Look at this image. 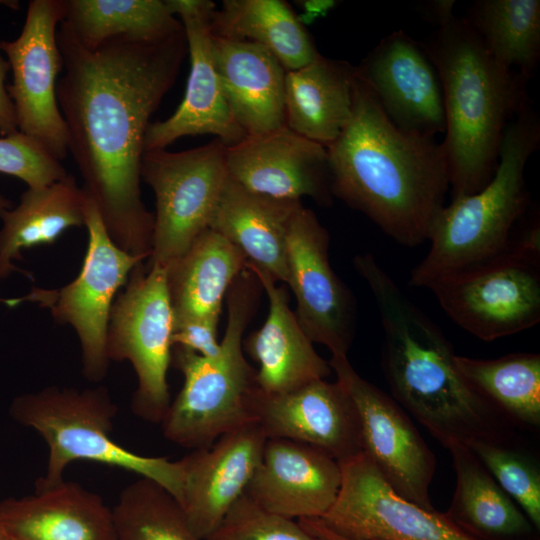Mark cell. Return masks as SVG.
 <instances>
[{
	"label": "cell",
	"mask_w": 540,
	"mask_h": 540,
	"mask_svg": "<svg viewBox=\"0 0 540 540\" xmlns=\"http://www.w3.org/2000/svg\"><path fill=\"white\" fill-rule=\"evenodd\" d=\"M57 42L64 73L56 95L68 155L111 239L148 260L154 217L140 188L144 140L188 54L184 28L161 40L120 36L89 47L63 20Z\"/></svg>",
	"instance_id": "1"
},
{
	"label": "cell",
	"mask_w": 540,
	"mask_h": 540,
	"mask_svg": "<svg viewBox=\"0 0 540 540\" xmlns=\"http://www.w3.org/2000/svg\"><path fill=\"white\" fill-rule=\"evenodd\" d=\"M326 149L332 196L403 246L428 241L450 189L441 142L398 128L357 67L351 118Z\"/></svg>",
	"instance_id": "2"
},
{
	"label": "cell",
	"mask_w": 540,
	"mask_h": 540,
	"mask_svg": "<svg viewBox=\"0 0 540 540\" xmlns=\"http://www.w3.org/2000/svg\"><path fill=\"white\" fill-rule=\"evenodd\" d=\"M353 264L379 312L381 366L392 398L445 448L475 441L509 443L512 425L462 377L441 328L371 254L357 255Z\"/></svg>",
	"instance_id": "3"
},
{
	"label": "cell",
	"mask_w": 540,
	"mask_h": 540,
	"mask_svg": "<svg viewBox=\"0 0 540 540\" xmlns=\"http://www.w3.org/2000/svg\"><path fill=\"white\" fill-rule=\"evenodd\" d=\"M422 43L438 72L444 102L445 153L452 199L471 195L491 180L504 131L529 105L517 70L497 62L466 19L453 12Z\"/></svg>",
	"instance_id": "4"
},
{
	"label": "cell",
	"mask_w": 540,
	"mask_h": 540,
	"mask_svg": "<svg viewBox=\"0 0 540 540\" xmlns=\"http://www.w3.org/2000/svg\"><path fill=\"white\" fill-rule=\"evenodd\" d=\"M539 146L540 121L529 104L507 125L498 165L487 185L452 199L437 214L428 237L429 250L411 271V286L429 288L495 258L514 244L513 228L529 203L526 163Z\"/></svg>",
	"instance_id": "5"
},
{
	"label": "cell",
	"mask_w": 540,
	"mask_h": 540,
	"mask_svg": "<svg viewBox=\"0 0 540 540\" xmlns=\"http://www.w3.org/2000/svg\"><path fill=\"white\" fill-rule=\"evenodd\" d=\"M261 290L249 269L236 277L226 294L227 324L216 356L172 347L171 364L183 374L184 383L160 423L168 441L192 451L204 449L254 421L249 399L257 387L256 371L245 358L243 334Z\"/></svg>",
	"instance_id": "6"
},
{
	"label": "cell",
	"mask_w": 540,
	"mask_h": 540,
	"mask_svg": "<svg viewBox=\"0 0 540 540\" xmlns=\"http://www.w3.org/2000/svg\"><path fill=\"white\" fill-rule=\"evenodd\" d=\"M10 413L47 443L46 473L37 481L36 489L61 483L68 465L87 460L150 479L180 500L184 480L182 461L140 455L116 443L111 434L117 406L106 388L46 387L15 398Z\"/></svg>",
	"instance_id": "7"
},
{
	"label": "cell",
	"mask_w": 540,
	"mask_h": 540,
	"mask_svg": "<svg viewBox=\"0 0 540 540\" xmlns=\"http://www.w3.org/2000/svg\"><path fill=\"white\" fill-rule=\"evenodd\" d=\"M448 317L483 341L527 330L540 321V228L535 224L504 253L433 283Z\"/></svg>",
	"instance_id": "8"
},
{
	"label": "cell",
	"mask_w": 540,
	"mask_h": 540,
	"mask_svg": "<svg viewBox=\"0 0 540 540\" xmlns=\"http://www.w3.org/2000/svg\"><path fill=\"white\" fill-rule=\"evenodd\" d=\"M174 313L167 270L139 263L111 308L106 354L128 361L137 376L131 408L140 418L161 423L171 403L167 372L171 364Z\"/></svg>",
	"instance_id": "9"
},
{
	"label": "cell",
	"mask_w": 540,
	"mask_h": 540,
	"mask_svg": "<svg viewBox=\"0 0 540 540\" xmlns=\"http://www.w3.org/2000/svg\"><path fill=\"white\" fill-rule=\"evenodd\" d=\"M220 140L178 152L145 151L141 180L155 196L152 250L147 265L165 269L209 228L228 178Z\"/></svg>",
	"instance_id": "10"
},
{
	"label": "cell",
	"mask_w": 540,
	"mask_h": 540,
	"mask_svg": "<svg viewBox=\"0 0 540 540\" xmlns=\"http://www.w3.org/2000/svg\"><path fill=\"white\" fill-rule=\"evenodd\" d=\"M85 194L88 245L78 276L59 289L33 288L23 297L12 298L11 306L35 302L47 308L58 323L70 325L80 342L83 375L98 382L106 376L110 363L106 337L112 305L132 270L146 259L115 244L94 201Z\"/></svg>",
	"instance_id": "11"
},
{
	"label": "cell",
	"mask_w": 540,
	"mask_h": 540,
	"mask_svg": "<svg viewBox=\"0 0 540 540\" xmlns=\"http://www.w3.org/2000/svg\"><path fill=\"white\" fill-rule=\"evenodd\" d=\"M63 19V0H31L20 35L0 42L13 75L7 91L18 130L59 161L68 156L67 131L56 95V79L63 70L57 29Z\"/></svg>",
	"instance_id": "12"
},
{
	"label": "cell",
	"mask_w": 540,
	"mask_h": 540,
	"mask_svg": "<svg viewBox=\"0 0 540 540\" xmlns=\"http://www.w3.org/2000/svg\"><path fill=\"white\" fill-rule=\"evenodd\" d=\"M329 365L355 404L362 452L398 495L426 510H434L429 487L435 472V456L406 411L362 378L347 356H332Z\"/></svg>",
	"instance_id": "13"
},
{
	"label": "cell",
	"mask_w": 540,
	"mask_h": 540,
	"mask_svg": "<svg viewBox=\"0 0 540 540\" xmlns=\"http://www.w3.org/2000/svg\"><path fill=\"white\" fill-rule=\"evenodd\" d=\"M339 465L337 497L318 518L338 536L350 540H478L445 512L426 510L398 495L363 452Z\"/></svg>",
	"instance_id": "14"
},
{
	"label": "cell",
	"mask_w": 540,
	"mask_h": 540,
	"mask_svg": "<svg viewBox=\"0 0 540 540\" xmlns=\"http://www.w3.org/2000/svg\"><path fill=\"white\" fill-rule=\"evenodd\" d=\"M329 240L315 213L301 205L287 233V284L296 298V318L311 342L324 345L332 356H347L356 304L330 265Z\"/></svg>",
	"instance_id": "15"
},
{
	"label": "cell",
	"mask_w": 540,
	"mask_h": 540,
	"mask_svg": "<svg viewBox=\"0 0 540 540\" xmlns=\"http://www.w3.org/2000/svg\"><path fill=\"white\" fill-rule=\"evenodd\" d=\"M180 19L190 56L185 95L165 120L150 123L144 152L166 149L184 136L210 134L226 146L246 137L224 97L212 55L211 18L215 4L209 0H169Z\"/></svg>",
	"instance_id": "16"
},
{
	"label": "cell",
	"mask_w": 540,
	"mask_h": 540,
	"mask_svg": "<svg viewBox=\"0 0 540 540\" xmlns=\"http://www.w3.org/2000/svg\"><path fill=\"white\" fill-rule=\"evenodd\" d=\"M249 406L266 438L310 445L338 463L362 452L355 404L338 381L319 379L282 394L256 387Z\"/></svg>",
	"instance_id": "17"
},
{
	"label": "cell",
	"mask_w": 540,
	"mask_h": 540,
	"mask_svg": "<svg viewBox=\"0 0 540 540\" xmlns=\"http://www.w3.org/2000/svg\"><path fill=\"white\" fill-rule=\"evenodd\" d=\"M357 70L398 128L432 138L445 132L441 81L421 42L396 30L381 39Z\"/></svg>",
	"instance_id": "18"
},
{
	"label": "cell",
	"mask_w": 540,
	"mask_h": 540,
	"mask_svg": "<svg viewBox=\"0 0 540 540\" xmlns=\"http://www.w3.org/2000/svg\"><path fill=\"white\" fill-rule=\"evenodd\" d=\"M225 159L228 176L250 192L284 200L307 196L320 205L332 202L326 147L286 125L226 146Z\"/></svg>",
	"instance_id": "19"
},
{
	"label": "cell",
	"mask_w": 540,
	"mask_h": 540,
	"mask_svg": "<svg viewBox=\"0 0 540 540\" xmlns=\"http://www.w3.org/2000/svg\"><path fill=\"white\" fill-rule=\"evenodd\" d=\"M266 439L257 422L252 421L181 459L184 480L178 502L201 540H206L245 493Z\"/></svg>",
	"instance_id": "20"
},
{
	"label": "cell",
	"mask_w": 540,
	"mask_h": 540,
	"mask_svg": "<svg viewBox=\"0 0 540 540\" xmlns=\"http://www.w3.org/2000/svg\"><path fill=\"white\" fill-rule=\"evenodd\" d=\"M341 484L339 463L310 445L267 438L245 494L269 512L288 518H321Z\"/></svg>",
	"instance_id": "21"
},
{
	"label": "cell",
	"mask_w": 540,
	"mask_h": 540,
	"mask_svg": "<svg viewBox=\"0 0 540 540\" xmlns=\"http://www.w3.org/2000/svg\"><path fill=\"white\" fill-rule=\"evenodd\" d=\"M257 277L269 301L264 324L252 332L243 349L254 359L258 389L265 394H282L331 374L329 362L314 349L289 306L284 287L267 274L246 265Z\"/></svg>",
	"instance_id": "22"
},
{
	"label": "cell",
	"mask_w": 540,
	"mask_h": 540,
	"mask_svg": "<svg viewBox=\"0 0 540 540\" xmlns=\"http://www.w3.org/2000/svg\"><path fill=\"white\" fill-rule=\"evenodd\" d=\"M212 55L226 102L246 136L286 125V70L267 48L212 35Z\"/></svg>",
	"instance_id": "23"
},
{
	"label": "cell",
	"mask_w": 540,
	"mask_h": 540,
	"mask_svg": "<svg viewBox=\"0 0 540 540\" xmlns=\"http://www.w3.org/2000/svg\"><path fill=\"white\" fill-rule=\"evenodd\" d=\"M0 521L13 540H116L113 512L102 497L65 480L1 501Z\"/></svg>",
	"instance_id": "24"
},
{
	"label": "cell",
	"mask_w": 540,
	"mask_h": 540,
	"mask_svg": "<svg viewBox=\"0 0 540 540\" xmlns=\"http://www.w3.org/2000/svg\"><path fill=\"white\" fill-rule=\"evenodd\" d=\"M301 205L300 200L250 192L228 176L209 228L230 241L246 265L287 284V233Z\"/></svg>",
	"instance_id": "25"
},
{
	"label": "cell",
	"mask_w": 540,
	"mask_h": 540,
	"mask_svg": "<svg viewBox=\"0 0 540 540\" xmlns=\"http://www.w3.org/2000/svg\"><path fill=\"white\" fill-rule=\"evenodd\" d=\"M356 67L319 54L286 71L285 124L299 135L329 146L351 118Z\"/></svg>",
	"instance_id": "26"
},
{
	"label": "cell",
	"mask_w": 540,
	"mask_h": 540,
	"mask_svg": "<svg viewBox=\"0 0 540 540\" xmlns=\"http://www.w3.org/2000/svg\"><path fill=\"white\" fill-rule=\"evenodd\" d=\"M86 194L71 174L42 188H27L19 204L0 209V279L17 270L23 249L53 244L84 225Z\"/></svg>",
	"instance_id": "27"
},
{
	"label": "cell",
	"mask_w": 540,
	"mask_h": 540,
	"mask_svg": "<svg viewBox=\"0 0 540 540\" xmlns=\"http://www.w3.org/2000/svg\"><path fill=\"white\" fill-rule=\"evenodd\" d=\"M246 263L244 255L224 236L205 230L166 269L174 322L219 319L224 298Z\"/></svg>",
	"instance_id": "28"
},
{
	"label": "cell",
	"mask_w": 540,
	"mask_h": 540,
	"mask_svg": "<svg viewBox=\"0 0 540 540\" xmlns=\"http://www.w3.org/2000/svg\"><path fill=\"white\" fill-rule=\"evenodd\" d=\"M446 449L456 474L448 518L478 540H531L535 527L475 454L459 443Z\"/></svg>",
	"instance_id": "29"
},
{
	"label": "cell",
	"mask_w": 540,
	"mask_h": 540,
	"mask_svg": "<svg viewBox=\"0 0 540 540\" xmlns=\"http://www.w3.org/2000/svg\"><path fill=\"white\" fill-rule=\"evenodd\" d=\"M211 33L264 46L286 71L320 54L299 17L281 0H224L212 14Z\"/></svg>",
	"instance_id": "30"
},
{
	"label": "cell",
	"mask_w": 540,
	"mask_h": 540,
	"mask_svg": "<svg viewBox=\"0 0 540 540\" xmlns=\"http://www.w3.org/2000/svg\"><path fill=\"white\" fill-rule=\"evenodd\" d=\"M472 389L511 425L540 426V355L512 353L496 359L455 356Z\"/></svg>",
	"instance_id": "31"
},
{
	"label": "cell",
	"mask_w": 540,
	"mask_h": 540,
	"mask_svg": "<svg viewBox=\"0 0 540 540\" xmlns=\"http://www.w3.org/2000/svg\"><path fill=\"white\" fill-rule=\"evenodd\" d=\"M63 4V20L89 47L120 36L161 40L183 30L169 0H63Z\"/></svg>",
	"instance_id": "32"
},
{
	"label": "cell",
	"mask_w": 540,
	"mask_h": 540,
	"mask_svg": "<svg viewBox=\"0 0 540 540\" xmlns=\"http://www.w3.org/2000/svg\"><path fill=\"white\" fill-rule=\"evenodd\" d=\"M466 20L497 62L529 79L540 59L539 0L477 1Z\"/></svg>",
	"instance_id": "33"
},
{
	"label": "cell",
	"mask_w": 540,
	"mask_h": 540,
	"mask_svg": "<svg viewBox=\"0 0 540 540\" xmlns=\"http://www.w3.org/2000/svg\"><path fill=\"white\" fill-rule=\"evenodd\" d=\"M112 512L116 540H201L176 498L147 478L127 485Z\"/></svg>",
	"instance_id": "34"
},
{
	"label": "cell",
	"mask_w": 540,
	"mask_h": 540,
	"mask_svg": "<svg viewBox=\"0 0 540 540\" xmlns=\"http://www.w3.org/2000/svg\"><path fill=\"white\" fill-rule=\"evenodd\" d=\"M509 443L475 441L467 447L508 496L517 502L535 529L539 530L540 471L538 465L530 456Z\"/></svg>",
	"instance_id": "35"
},
{
	"label": "cell",
	"mask_w": 540,
	"mask_h": 540,
	"mask_svg": "<svg viewBox=\"0 0 540 540\" xmlns=\"http://www.w3.org/2000/svg\"><path fill=\"white\" fill-rule=\"evenodd\" d=\"M206 540H318L299 522L267 511L245 493Z\"/></svg>",
	"instance_id": "36"
},
{
	"label": "cell",
	"mask_w": 540,
	"mask_h": 540,
	"mask_svg": "<svg viewBox=\"0 0 540 540\" xmlns=\"http://www.w3.org/2000/svg\"><path fill=\"white\" fill-rule=\"evenodd\" d=\"M0 173L19 178L28 188H42L64 178L61 161L20 131L0 137Z\"/></svg>",
	"instance_id": "37"
},
{
	"label": "cell",
	"mask_w": 540,
	"mask_h": 540,
	"mask_svg": "<svg viewBox=\"0 0 540 540\" xmlns=\"http://www.w3.org/2000/svg\"><path fill=\"white\" fill-rule=\"evenodd\" d=\"M218 322L217 318L174 322L172 347H183L203 357L216 356L220 350V342L217 338Z\"/></svg>",
	"instance_id": "38"
},
{
	"label": "cell",
	"mask_w": 540,
	"mask_h": 540,
	"mask_svg": "<svg viewBox=\"0 0 540 540\" xmlns=\"http://www.w3.org/2000/svg\"><path fill=\"white\" fill-rule=\"evenodd\" d=\"M8 69V61L4 60L0 54V133L2 136L19 131L15 108L5 86Z\"/></svg>",
	"instance_id": "39"
},
{
	"label": "cell",
	"mask_w": 540,
	"mask_h": 540,
	"mask_svg": "<svg viewBox=\"0 0 540 540\" xmlns=\"http://www.w3.org/2000/svg\"><path fill=\"white\" fill-rule=\"evenodd\" d=\"M298 522L305 531L318 540H350L328 530L318 518H304Z\"/></svg>",
	"instance_id": "40"
},
{
	"label": "cell",
	"mask_w": 540,
	"mask_h": 540,
	"mask_svg": "<svg viewBox=\"0 0 540 540\" xmlns=\"http://www.w3.org/2000/svg\"><path fill=\"white\" fill-rule=\"evenodd\" d=\"M336 4L335 1L331 0H307L301 1V6L305 11V15L302 18H299L303 23L304 19L312 21L314 18L324 15Z\"/></svg>",
	"instance_id": "41"
},
{
	"label": "cell",
	"mask_w": 540,
	"mask_h": 540,
	"mask_svg": "<svg viewBox=\"0 0 540 540\" xmlns=\"http://www.w3.org/2000/svg\"><path fill=\"white\" fill-rule=\"evenodd\" d=\"M13 206V202L9 200L6 196L0 193V209H8Z\"/></svg>",
	"instance_id": "42"
},
{
	"label": "cell",
	"mask_w": 540,
	"mask_h": 540,
	"mask_svg": "<svg viewBox=\"0 0 540 540\" xmlns=\"http://www.w3.org/2000/svg\"><path fill=\"white\" fill-rule=\"evenodd\" d=\"M0 540H12L0 521Z\"/></svg>",
	"instance_id": "43"
},
{
	"label": "cell",
	"mask_w": 540,
	"mask_h": 540,
	"mask_svg": "<svg viewBox=\"0 0 540 540\" xmlns=\"http://www.w3.org/2000/svg\"><path fill=\"white\" fill-rule=\"evenodd\" d=\"M0 302L8 305L9 299H0Z\"/></svg>",
	"instance_id": "44"
},
{
	"label": "cell",
	"mask_w": 540,
	"mask_h": 540,
	"mask_svg": "<svg viewBox=\"0 0 540 540\" xmlns=\"http://www.w3.org/2000/svg\"><path fill=\"white\" fill-rule=\"evenodd\" d=\"M10 2H11V1H2V0H0V6H1V5H5L6 3H10Z\"/></svg>",
	"instance_id": "45"
},
{
	"label": "cell",
	"mask_w": 540,
	"mask_h": 540,
	"mask_svg": "<svg viewBox=\"0 0 540 540\" xmlns=\"http://www.w3.org/2000/svg\"><path fill=\"white\" fill-rule=\"evenodd\" d=\"M13 540V539H12Z\"/></svg>",
	"instance_id": "46"
}]
</instances>
